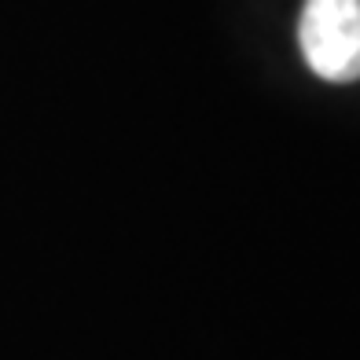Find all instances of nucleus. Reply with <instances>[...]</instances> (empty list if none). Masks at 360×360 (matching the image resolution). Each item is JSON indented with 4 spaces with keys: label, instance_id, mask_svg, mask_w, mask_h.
I'll list each match as a JSON object with an SVG mask.
<instances>
[{
    "label": "nucleus",
    "instance_id": "obj_1",
    "mask_svg": "<svg viewBox=\"0 0 360 360\" xmlns=\"http://www.w3.org/2000/svg\"><path fill=\"white\" fill-rule=\"evenodd\" d=\"M298 44L309 70L349 85L360 77V0H305Z\"/></svg>",
    "mask_w": 360,
    "mask_h": 360
}]
</instances>
